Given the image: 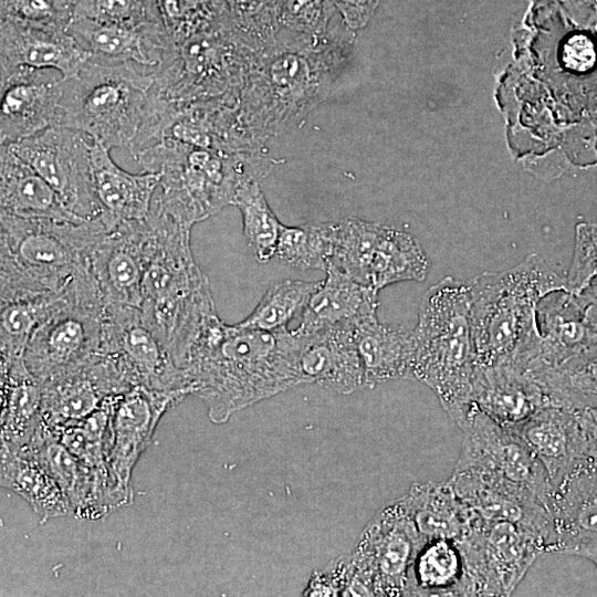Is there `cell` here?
<instances>
[{"instance_id":"cell-5","label":"cell","mask_w":597,"mask_h":597,"mask_svg":"<svg viewBox=\"0 0 597 597\" xmlns=\"http://www.w3.org/2000/svg\"><path fill=\"white\" fill-rule=\"evenodd\" d=\"M134 159L144 171L159 175L160 193L154 205L189 228L233 205L243 184L260 181L280 164L269 151L227 154L170 137Z\"/></svg>"},{"instance_id":"cell-30","label":"cell","mask_w":597,"mask_h":597,"mask_svg":"<svg viewBox=\"0 0 597 597\" xmlns=\"http://www.w3.org/2000/svg\"><path fill=\"white\" fill-rule=\"evenodd\" d=\"M1 212L30 219L84 221L56 191L8 145L0 147Z\"/></svg>"},{"instance_id":"cell-24","label":"cell","mask_w":597,"mask_h":597,"mask_svg":"<svg viewBox=\"0 0 597 597\" xmlns=\"http://www.w3.org/2000/svg\"><path fill=\"white\" fill-rule=\"evenodd\" d=\"M66 31L90 53L109 63L132 62L157 69L170 48L164 27L133 25L88 18H71Z\"/></svg>"},{"instance_id":"cell-19","label":"cell","mask_w":597,"mask_h":597,"mask_svg":"<svg viewBox=\"0 0 597 597\" xmlns=\"http://www.w3.org/2000/svg\"><path fill=\"white\" fill-rule=\"evenodd\" d=\"M49 71L28 66L0 71V145L59 124L63 78Z\"/></svg>"},{"instance_id":"cell-28","label":"cell","mask_w":597,"mask_h":597,"mask_svg":"<svg viewBox=\"0 0 597 597\" xmlns=\"http://www.w3.org/2000/svg\"><path fill=\"white\" fill-rule=\"evenodd\" d=\"M300 356L305 384L315 383L342 395L366 388L363 363L353 335V325L304 333Z\"/></svg>"},{"instance_id":"cell-18","label":"cell","mask_w":597,"mask_h":597,"mask_svg":"<svg viewBox=\"0 0 597 597\" xmlns=\"http://www.w3.org/2000/svg\"><path fill=\"white\" fill-rule=\"evenodd\" d=\"M584 305L585 294L546 295L537 306V325L506 363L534 377L597 342V332L584 318Z\"/></svg>"},{"instance_id":"cell-10","label":"cell","mask_w":597,"mask_h":597,"mask_svg":"<svg viewBox=\"0 0 597 597\" xmlns=\"http://www.w3.org/2000/svg\"><path fill=\"white\" fill-rule=\"evenodd\" d=\"M104 305L91 273L75 279L32 333L23 360L41 383L74 370L100 354Z\"/></svg>"},{"instance_id":"cell-8","label":"cell","mask_w":597,"mask_h":597,"mask_svg":"<svg viewBox=\"0 0 597 597\" xmlns=\"http://www.w3.org/2000/svg\"><path fill=\"white\" fill-rule=\"evenodd\" d=\"M467 283L480 365L509 362L537 325L540 302L553 292L567 291L565 275L536 253L512 268L482 272Z\"/></svg>"},{"instance_id":"cell-31","label":"cell","mask_w":597,"mask_h":597,"mask_svg":"<svg viewBox=\"0 0 597 597\" xmlns=\"http://www.w3.org/2000/svg\"><path fill=\"white\" fill-rule=\"evenodd\" d=\"M326 277L313 293L296 327L304 333L354 325L377 314L378 292L358 283L334 268H327Z\"/></svg>"},{"instance_id":"cell-11","label":"cell","mask_w":597,"mask_h":597,"mask_svg":"<svg viewBox=\"0 0 597 597\" xmlns=\"http://www.w3.org/2000/svg\"><path fill=\"white\" fill-rule=\"evenodd\" d=\"M327 268L379 292L394 283L423 281L429 260L412 234L391 226L348 217L335 222Z\"/></svg>"},{"instance_id":"cell-23","label":"cell","mask_w":597,"mask_h":597,"mask_svg":"<svg viewBox=\"0 0 597 597\" xmlns=\"http://www.w3.org/2000/svg\"><path fill=\"white\" fill-rule=\"evenodd\" d=\"M90 56L66 29L2 22L0 71L20 66L49 69L69 80L80 73Z\"/></svg>"},{"instance_id":"cell-26","label":"cell","mask_w":597,"mask_h":597,"mask_svg":"<svg viewBox=\"0 0 597 597\" xmlns=\"http://www.w3.org/2000/svg\"><path fill=\"white\" fill-rule=\"evenodd\" d=\"M109 150L95 140L91 149L93 188L101 209L100 220L106 231L147 218L160 180L156 172L124 170L113 160Z\"/></svg>"},{"instance_id":"cell-22","label":"cell","mask_w":597,"mask_h":597,"mask_svg":"<svg viewBox=\"0 0 597 597\" xmlns=\"http://www.w3.org/2000/svg\"><path fill=\"white\" fill-rule=\"evenodd\" d=\"M25 447L55 479L73 515L98 520L114 511L108 480L74 455L43 420Z\"/></svg>"},{"instance_id":"cell-34","label":"cell","mask_w":597,"mask_h":597,"mask_svg":"<svg viewBox=\"0 0 597 597\" xmlns=\"http://www.w3.org/2000/svg\"><path fill=\"white\" fill-rule=\"evenodd\" d=\"M0 482L21 496L42 521L73 514L59 483L25 447L1 443Z\"/></svg>"},{"instance_id":"cell-21","label":"cell","mask_w":597,"mask_h":597,"mask_svg":"<svg viewBox=\"0 0 597 597\" xmlns=\"http://www.w3.org/2000/svg\"><path fill=\"white\" fill-rule=\"evenodd\" d=\"M42 384V420L51 428L83 419L108 397L133 388L116 365L101 353L81 367Z\"/></svg>"},{"instance_id":"cell-15","label":"cell","mask_w":597,"mask_h":597,"mask_svg":"<svg viewBox=\"0 0 597 597\" xmlns=\"http://www.w3.org/2000/svg\"><path fill=\"white\" fill-rule=\"evenodd\" d=\"M93 142L78 129L54 125L8 146L56 191L71 212L94 220L100 219L101 209L93 188Z\"/></svg>"},{"instance_id":"cell-43","label":"cell","mask_w":597,"mask_h":597,"mask_svg":"<svg viewBox=\"0 0 597 597\" xmlns=\"http://www.w3.org/2000/svg\"><path fill=\"white\" fill-rule=\"evenodd\" d=\"M597 277V223L579 222L575 228L574 251L565 275L567 292L579 296Z\"/></svg>"},{"instance_id":"cell-41","label":"cell","mask_w":597,"mask_h":597,"mask_svg":"<svg viewBox=\"0 0 597 597\" xmlns=\"http://www.w3.org/2000/svg\"><path fill=\"white\" fill-rule=\"evenodd\" d=\"M334 222L282 226L275 256L298 270L326 271L333 249Z\"/></svg>"},{"instance_id":"cell-44","label":"cell","mask_w":597,"mask_h":597,"mask_svg":"<svg viewBox=\"0 0 597 597\" xmlns=\"http://www.w3.org/2000/svg\"><path fill=\"white\" fill-rule=\"evenodd\" d=\"M226 3L237 27L262 42L281 28L285 0H226Z\"/></svg>"},{"instance_id":"cell-48","label":"cell","mask_w":597,"mask_h":597,"mask_svg":"<svg viewBox=\"0 0 597 597\" xmlns=\"http://www.w3.org/2000/svg\"><path fill=\"white\" fill-rule=\"evenodd\" d=\"M575 413L584 433L587 461L597 462V409L575 411Z\"/></svg>"},{"instance_id":"cell-33","label":"cell","mask_w":597,"mask_h":597,"mask_svg":"<svg viewBox=\"0 0 597 597\" xmlns=\"http://www.w3.org/2000/svg\"><path fill=\"white\" fill-rule=\"evenodd\" d=\"M400 500L425 540L460 541L474 526L473 514L449 479L415 483Z\"/></svg>"},{"instance_id":"cell-2","label":"cell","mask_w":597,"mask_h":597,"mask_svg":"<svg viewBox=\"0 0 597 597\" xmlns=\"http://www.w3.org/2000/svg\"><path fill=\"white\" fill-rule=\"evenodd\" d=\"M355 32L315 39L281 27L260 46L238 98L239 118L265 144L301 126L350 61Z\"/></svg>"},{"instance_id":"cell-32","label":"cell","mask_w":597,"mask_h":597,"mask_svg":"<svg viewBox=\"0 0 597 597\" xmlns=\"http://www.w3.org/2000/svg\"><path fill=\"white\" fill-rule=\"evenodd\" d=\"M366 388L399 379L411 378L413 334L404 326L383 324L377 314L353 325Z\"/></svg>"},{"instance_id":"cell-37","label":"cell","mask_w":597,"mask_h":597,"mask_svg":"<svg viewBox=\"0 0 597 597\" xmlns=\"http://www.w3.org/2000/svg\"><path fill=\"white\" fill-rule=\"evenodd\" d=\"M533 378L553 404L574 411L597 409V342Z\"/></svg>"},{"instance_id":"cell-6","label":"cell","mask_w":597,"mask_h":597,"mask_svg":"<svg viewBox=\"0 0 597 597\" xmlns=\"http://www.w3.org/2000/svg\"><path fill=\"white\" fill-rule=\"evenodd\" d=\"M100 219L55 221L0 212V301L61 294L88 272Z\"/></svg>"},{"instance_id":"cell-14","label":"cell","mask_w":597,"mask_h":597,"mask_svg":"<svg viewBox=\"0 0 597 597\" xmlns=\"http://www.w3.org/2000/svg\"><path fill=\"white\" fill-rule=\"evenodd\" d=\"M464 555L468 596H509L534 561L545 553L543 541L511 522L478 520L459 541Z\"/></svg>"},{"instance_id":"cell-3","label":"cell","mask_w":597,"mask_h":597,"mask_svg":"<svg viewBox=\"0 0 597 597\" xmlns=\"http://www.w3.org/2000/svg\"><path fill=\"white\" fill-rule=\"evenodd\" d=\"M145 223L146 265L140 311L180 367L216 306L208 277L192 255L191 228L155 205Z\"/></svg>"},{"instance_id":"cell-20","label":"cell","mask_w":597,"mask_h":597,"mask_svg":"<svg viewBox=\"0 0 597 597\" xmlns=\"http://www.w3.org/2000/svg\"><path fill=\"white\" fill-rule=\"evenodd\" d=\"M145 219L105 231L91 253L90 269L104 307L142 306L146 265Z\"/></svg>"},{"instance_id":"cell-9","label":"cell","mask_w":597,"mask_h":597,"mask_svg":"<svg viewBox=\"0 0 597 597\" xmlns=\"http://www.w3.org/2000/svg\"><path fill=\"white\" fill-rule=\"evenodd\" d=\"M262 41L243 32L231 15L170 44L155 70V92L174 106L238 98Z\"/></svg>"},{"instance_id":"cell-47","label":"cell","mask_w":597,"mask_h":597,"mask_svg":"<svg viewBox=\"0 0 597 597\" xmlns=\"http://www.w3.org/2000/svg\"><path fill=\"white\" fill-rule=\"evenodd\" d=\"M345 25L353 32L366 27L381 0H332Z\"/></svg>"},{"instance_id":"cell-4","label":"cell","mask_w":597,"mask_h":597,"mask_svg":"<svg viewBox=\"0 0 597 597\" xmlns=\"http://www.w3.org/2000/svg\"><path fill=\"white\" fill-rule=\"evenodd\" d=\"M155 69L88 59L80 73L63 78L59 124L78 129L106 148L134 158L156 127Z\"/></svg>"},{"instance_id":"cell-29","label":"cell","mask_w":597,"mask_h":597,"mask_svg":"<svg viewBox=\"0 0 597 597\" xmlns=\"http://www.w3.org/2000/svg\"><path fill=\"white\" fill-rule=\"evenodd\" d=\"M551 553L576 555L597 545V462L587 461L553 493Z\"/></svg>"},{"instance_id":"cell-38","label":"cell","mask_w":597,"mask_h":597,"mask_svg":"<svg viewBox=\"0 0 597 597\" xmlns=\"http://www.w3.org/2000/svg\"><path fill=\"white\" fill-rule=\"evenodd\" d=\"M232 206L241 212L243 234L255 260L268 263L275 256L283 224L269 206L259 181L243 184Z\"/></svg>"},{"instance_id":"cell-12","label":"cell","mask_w":597,"mask_h":597,"mask_svg":"<svg viewBox=\"0 0 597 597\" xmlns=\"http://www.w3.org/2000/svg\"><path fill=\"white\" fill-rule=\"evenodd\" d=\"M402 501L383 506L363 528L349 554V596H406L415 557L425 543Z\"/></svg>"},{"instance_id":"cell-45","label":"cell","mask_w":597,"mask_h":597,"mask_svg":"<svg viewBox=\"0 0 597 597\" xmlns=\"http://www.w3.org/2000/svg\"><path fill=\"white\" fill-rule=\"evenodd\" d=\"M148 0H78L72 18L133 25H158L148 13Z\"/></svg>"},{"instance_id":"cell-46","label":"cell","mask_w":597,"mask_h":597,"mask_svg":"<svg viewBox=\"0 0 597 597\" xmlns=\"http://www.w3.org/2000/svg\"><path fill=\"white\" fill-rule=\"evenodd\" d=\"M353 577L350 556L343 555L316 569L303 590V596H344Z\"/></svg>"},{"instance_id":"cell-16","label":"cell","mask_w":597,"mask_h":597,"mask_svg":"<svg viewBox=\"0 0 597 597\" xmlns=\"http://www.w3.org/2000/svg\"><path fill=\"white\" fill-rule=\"evenodd\" d=\"M100 353L108 357L132 387L190 396L185 375L138 307H104Z\"/></svg>"},{"instance_id":"cell-49","label":"cell","mask_w":597,"mask_h":597,"mask_svg":"<svg viewBox=\"0 0 597 597\" xmlns=\"http://www.w3.org/2000/svg\"><path fill=\"white\" fill-rule=\"evenodd\" d=\"M585 294V305H584V318L586 323L597 332V295L591 296L586 292Z\"/></svg>"},{"instance_id":"cell-40","label":"cell","mask_w":597,"mask_h":597,"mask_svg":"<svg viewBox=\"0 0 597 597\" xmlns=\"http://www.w3.org/2000/svg\"><path fill=\"white\" fill-rule=\"evenodd\" d=\"M59 295L0 301L1 362L23 358L27 344L36 326L52 312Z\"/></svg>"},{"instance_id":"cell-13","label":"cell","mask_w":597,"mask_h":597,"mask_svg":"<svg viewBox=\"0 0 597 597\" xmlns=\"http://www.w3.org/2000/svg\"><path fill=\"white\" fill-rule=\"evenodd\" d=\"M463 431L454 469L471 470L503 480L536 494L548 507L554 488L521 436L471 404L454 421Z\"/></svg>"},{"instance_id":"cell-39","label":"cell","mask_w":597,"mask_h":597,"mask_svg":"<svg viewBox=\"0 0 597 597\" xmlns=\"http://www.w3.org/2000/svg\"><path fill=\"white\" fill-rule=\"evenodd\" d=\"M321 284L322 281L291 279L275 282L268 287L253 311L238 324L268 332L286 328L293 318L302 315Z\"/></svg>"},{"instance_id":"cell-7","label":"cell","mask_w":597,"mask_h":597,"mask_svg":"<svg viewBox=\"0 0 597 597\" xmlns=\"http://www.w3.org/2000/svg\"><path fill=\"white\" fill-rule=\"evenodd\" d=\"M411 378L428 386L455 420L472 402L479 369L468 283L446 276L423 294L412 329Z\"/></svg>"},{"instance_id":"cell-25","label":"cell","mask_w":597,"mask_h":597,"mask_svg":"<svg viewBox=\"0 0 597 597\" xmlns=\"http://www.w3.org/2000/svg\"><path fill=\"white\" fill-rule=\"evenodd\" d=\"M515 431L544 467L554 491L587 462L579 420L564 406L544 407Z\"/></svg>"},{"instance_id":"cell-35","label":"cell","mask_w":597,"mask_h":597,"mask_svg":"<svg viewBox=\"0 0 597 597\" xmlns=\"http://www.w3.org/2000/svg\"><path fill=\"white\" fill-rule=\"evenodd\" d=\"M1 443L25 446L42 422L43 384L23 358L0 364Z\"/></svg>"},{"instance_id":"cell-17","label":"cell","mask_w":597,"mask_h":597,"mask_svg":"<svg viewBox=\"0 0 597 597\" xmlns=\"http://www.w3.org/2000/svg\"><path fill=\"white\" fill-rule=\"evenodd\" d=\"M185 398L181 392L143 386H135L114 398L106 462L115 509L133 502V470L151 442L161 417Z\"/></svg>"},{"instance_id":"cell-27","label":"cell","mask_w":597,"mask_h":597,"mask_svg":"<svg viewBox=\"0 0 597 597\" xmlns=\"http://www.w3.org/2000/svg\"><path fill=\"white\" fill-rule=\"evenodd\" d=\"M471 402L500 425L513 430L553 404L533 377L510 363L479 366Z\"/></svg>"},{"instance_id":"cell-50","label":"cell","mask_w":597,"mask_h":597,"mask_svg":"<svg viewBox=\"0 0 597 597\" xmlns=\"http://www.w3.org/2000/svg\"><path fill=\"white\" fill-rule=\"evenodd\" d=\"M577 556L584 557L588 561H590L595 567L597 568V545L587 547L583 551H580Z\"/></svg>"},{"instance_id":"cell-1","label":"cell","mask_w":597,"mask_h":597,"mask_svg":"<svg viewBox=\"0 0 597 597\" xmlns=\"http://www.w3.org/2000/svg\"><path fill=\"white\" fill-rule=\"evenodd\" d=\"M301 349L295 328L268 332L228 325L216 311L181 369L189 395L202 400L211 422L221 425L242 409L305 384Z\"/></svg>"},{"instance_id":"cell-42","label":"cell","mask_w":597,"mask_h":597,"mask_svg":"<svg viewBox=\"0 0 597 597\" xmlns=\"http://www.w3.org/2000/svg\"><path fill=\"white\" fill-rule=\"evenodd\" d=\"M280 23L315 39L347 28L332 0H285Z\"/></svg>"},{"instance_id":"cell-36","label":"cell","mask_w":597,"mask_h":597,"mask_svg":"<svg viewBox=\"0 0 597 597\" xmlns=\"http://www.w3.org/2000/svg\"><path fill=\"white\" fill-rule=\"evenodd\" d=\"M406 596H468L465 561L459 540L425 541L411 565Z\"/></svg>"}]
</instances>
